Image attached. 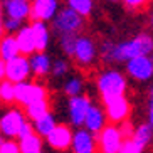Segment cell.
<instances>
[{"mask_svg": "<svg viewBox=\"0 0 153 153\" xmlns=\"http://www.w3.org/2000/svg\"><path fill=\"white\" fill-rule=\"evenodd\" d=\"M51 24H52L51 32H56L57 36H61V34H76V36H79V32L84 29V17L76 14L69 7H62V9L57 10V14L51 20Z\"/></svg>", "mask_w": 153, "mask_h": 153, "instance_id": "3957f363", "label": "cell"}, {"mask_svg": "<svg viewBox=\"0 0 153 153\" xmlns=\"http://www.w3.org/2000/svg\"><path fill=\"white\" fill-rule=\"evenodd\" d=\"M59 0H30V20H41V22H51L57 14Z\"/></svg>", "mask_w": 153, "mask_h": 153, "instance_id": "7c38bea8", "label": "cell"}, {"mask_svg": "<svg viewBox=\"0 0 153 153\" xmlns=\"http://www.w3.org/2000/svg\"><path fill=\"white\" fill-rule=\"evenodd\" d=\"M0 153H20L17 141H14V140H5V143L0 146Z\"/></svg>", "mask_w": 153, "mask_h": 153, "instance_id": "836d02e7", "label": "cell"}, {"mask_svg": "<svg viewBox=\"0 0 153 153\" xmlns=\"http://www.w3.org/2000/svg\"><path fill=\"white\" fill-rule=\"evenodd\" d=\"M51 64L52 59L47 52H34L29 56V66H30V72L36 77H45L51 72Z\"/></svg>", "mask_w": 153, "mask_h": 153, "instance_id": "d6986e66", "label": "cell"}, {"mask_svg": "<svg viewBox=\"0 0 153 153\" xmlns=\"http://www.w3.org/2000/svg\"><path fill=\"white\" fill-rule=\"evenodd\" d=\"M108 2H120V0H108Z\"/></svg>", "mask_w": 153, "mask_h": 153, "instance_id": "f35d334b", "label": "cell"}, {"mask_svg": "<svg viewBox=\"0 0 153 153\" xmlns=\"http://www.w3.org/2000/svg\"><path fill=\"white\" fill-rule=\"evenodd\" d=\"M39 153H42V152H39Z\"/></svg>", "mask_w": 153, "mask_h": 153, "instance_id": "ab89813d", "label": "cell"}, {"mask_svg": "<svg viewBox=\"0 0 153 153\" xmlns=\"http://www.w3.org/2000/svg\"><path fill=\"white\" fill-rule=\"evenodd\" d=\"M2 22H4V10H2V4H0V36H4V27H2Z\"/></svg>", "mask_w": 153, "mask_h": 153, "instance_id": "8d00e7d4", "label": "cell"}, {"mask_svg": "<svg viewBox=\"0 0 153 153\" xmlns=\"http://www.w3.org/2000/svg\"><path fill=\"white\" fill-rule=\"evenodd\" d=\"M126 72L135 81L145 82L150 81L153 76V59L152 56H136L126 61Z\"/></svg>", "mask_w": 153, "mask_h": 153, "instance_id": "9c48e42d", "label": "cell"}, {"mask_svg": "<svg viewBox=\"0 0 153 153\" xmlns=\"http://www.w3.org/2000/svg\"><path fill=\"white\" fill-rule=\"evenodd\" d=\"M30 133H34V128H32V121L25 120V121L22 123V126H20V130H19L17 140H19V138H24V136H27V135H30Z\"/></svg>", "mask_w": 153, "mask_h": 153, "instance_id": "e575fe53", "label": "cell"}, {"mask_svg": "<svg viewBox=\"0 0 153 153\" xmlns=\"http://www.w3.org/2000/svg\"><path fill=\"white\" fill-rule=\"evenodd\" d=\"M153 41L150 34L140 36L121 42L104 41L101 45V56L106 62H126L136 56H152Z\"/></svg>", "mask_w": 153, "mask_h": 153, "instance_id": "6da1fadb", "label": "cell"}, {"mask_svg": "<svg viewBox=\"0 0 153 153\" xmlns=\"http://www.w3.org/2000/svg\"><path fill=\"white\" fill-rule=\"evenodd\" d=\"M47 89L42 82H32V81H22L14 84V103L25 106L32 101L39 99H47Z\"/></svg>", "mask_w": 153, "mask_h": 153, "instance_id": "277c9868", "label": "cell"}, {"mask_svg": "<svg viewBox=\"0 0 153 153\" xmlns=\"http://www.w3.org/2000/svg\"><path fill=\"white\" fill-rule=\"evenodd\" d=\"M123 145V136L118 130V125H106L96 135V148L99 153H120Z\"/></svg>", "mask_w": 153, "mask_h": 153, "instance_id": "8992f818", "label": "cell"}, {"mask_svg": "<svg viewBox=\"0 0 153 153\" xmlns=\"http://www.w3.org/2000/svg\"><path fill=\"white\" fill-rule=\"evenodd\" d=\"M27 118H25L22 109L9 108L2 114V118H0V135L5 136L7 140L17 138L19 130H20V126H22V123Z\"/></svg>", "mask_w": 153, "mask_h": 153, "instance_id": "ba28073f", "label": "cell"}, {"mask_svg": "<svg viewBox=\"0 0 153 153\" xmlns=\"http://www.w3.org/2000/svg\"><path fill=\"white\" fill-rule=\"evenodd\" d=\"M56 125H57L56 116L51 111H47L45 114H42L41 118H37V120H34V121H32V128H34V131H36L41 138H45V136H47V133H49V131L52 130Z\"/></svg>", "mask_w": 153, "mask_h": 153, "instance_id": "44dd1931", "label": "cell"}, {"mask_svg": "<svg viewBox=\"0 0 153 153\" xmlns=\"http://www.w3.org/2000/svg\"><path fill=\"white\" fill-rule=\"evenodd\" d=\"M106 125H108V118H106L104 108L99 106V104H91L89 109H88V113H86V116H84L82 128H86L88 131H91L93 135H98Z\"/></svg>", "mask_w": 153, "mask_h": 153, "instance_id": "9a60e30c", "label": "cell"}, {"mask_svg": "<svg viewBox=\"0 0 153 153\" xmlns=\"http://www.w3.org/2000/svg\"><path fill=\"white\" fill-rule=\"evenodd\" d=\"M152 136H153V125L150 123H141L140 126H136L133 130V135L131 138L135 140L138 145H141L143 148H146L152 141Z\"/></svg>", "mask_w": 153, "mask_h": 153, "instance_id": "d4e9b609", "label": "cell"}, {"mask_svg": "<svg viewBox=\"0 0 153 153\" xmlns=\"http://www.w3.org/2000/svg\"><path fill=\"white\" fill-rule=\"evenodd\" d=\"M96 88L101 94V99L104 101L109 98L123 96L126 93L128 82H126L125 74L118 69H104L103 72H99L98 79H96Z\"/></svg>", "mask_w": 153, "mask_h": 153, "instance_id": "7a4b0ae2", "label": "cell"}, {"mask_svg": "<svg viewBox=\"0 0 153 153\" xmlns=\"http://www.w3.org/2000/svg\"><path fill=\"white\" fill-rule=\"evenodd\" d=\"M118 130H120V133H121V136H123V140H126V138H131V135H133V126H131V123H130V120H125V121H121L120 123V126H118Z\"/></svg>", "mask_w": 153, "mask_h": 153, "instance_id": "d6a6232c", "label": "cell"}, {"mask_svg": "<svg viewBox=\"0 0 153 153\" xmlns=\"http://www.w3.org/2000/svg\"><path fill=\"white\" fill-rule=\"evenodd\" d=\"M32 76L30 66H29V57L22 54H17L15 57L5 61V79L10 82H22L27 81Z\"/></svg>", "mask_w": 153, "mask_h": 153, "instance_id": "52a82bcc", "label": "cell"}, {"mask_svg": "<svg viewBox=\"0 0 153 153\" xmlns=\"http://www.w3.org/2000/svg\"><path fill=\"white\" fill-rule=\"evenodd\" d=\"M5 17L25 22L30 14V0H0Z\"/></svg>", "mask_w": 153, "mask_h": 153, "instance_id": "2e32d148", "label": "cell"}, {"mask_svg": "<svg viewBox=\"0 0 153 153\" xmlns=\"http://www.w3.org/2000/svg\"><path fill=\"white\" fill-rule=\"evenodd\" d=\"M128 10H141L152 2V0H121Z\"/></svg>", "mask_w": 153, "mask_h": 153, "instance_id": "1f68e13d", "label": "cell"}, {"mask_svg": "<svg viewBox=\"0 0 153 153\" xmlns=\"http://www.w3.org/2000/svg\"><path fill=\"white\" fill-rule=\"evenodd\" d=\"M22 24H24V22H20V20H17V19L5 17V15H4V22H2L4 34H10V36H14L15 32H17L19 29L22 27Z\"/></svg>", "mask_w": 153, "mask_h": 153, "instance_id": "f546056e", "label": "cell"}, {"mask_svg": "<svg viewBox=\"0 0 153 153\" xmlns=\"http://www.w3.org/2000/svg\"><path fill=\"white\" fill-rule=\"evenodd\" d=\"M104 104V113L106 118L113 125H120L121 121L130 118V101L123 96H116V98H109L103 101Z\"/></svg>", "mask_w": 153, "mask_h": 153, "instance_id": "30bf717a", "label": "cell"}, {"mask_svg": "<svg viewBox=\"0 0 153 153\" xmlns=\"http://www.w3.org/2000/svg\"><path fill=\"white\" fill-rule=\"evenodd\" d=\"M0 101L5 104H12L14 103V82L7 81H0Z\"/></svg>", "mask_w": 153, "mask_h": 153, "instance_id": "f1b7e54d", "label": "cell"}, {"mask_svg": "<svg viewBox=\"0 0 153 153\" xmlns=\"http://www.w3.org/2000/svg\"><path fill=\"white\" fill-rule=\"evenodd\" d=\"M68 7L71 10H74L76 14H79L81 17H89L93 9H94V0H66Z\"/></svg>", "mask_w": 153, "mask_h": 153, "instance_id": "484cf974", "label": "cell"}, {"mask_svg": "<svg viewBox=\"0 0 153 153\" xmlns=\"http://www.w3.org/2000/svg\"><path fill=\"white\" fill-rule=\"evenodd\" d=\"M62 91L68 98L82 94V91H84V79H82L81 76H77V74L68 77L62 84Z\"/></svg>", "mask_w": 153, "mask_h": 153, "instance_id": "cb8c5ba5", "label": "cell"}, {"mask_svg": "<svg viewBox=\"0 0 153 153\" xmlns=\"http://www.w3.org/2000/svg\"><path fill=\"white\" fill-rule=\"evenodd\" d=\"M49 111V101L47 99H39V101H32V103L25 104V118L29 121H34L37 118H41L42 114Z\"/></svg>", "mask_w": 153, "mask_h": 153, "instance_id": "603a6c76", "label": "cell"}, {"mask_svg": "<svg viewBox=\"0 0 153 153\" xmlns=\"http://www.w3.org/2000/svg\"><path fill=\"white\" fill-rule=\"evenodd\" d=\"M15 42L19 47V54L22 56H30L36 52V44H34V37H32V29L30 24H22V27L14 34Z\"/></svg>", "mask_w": 153, "mask_h": 153, "instance_id": "ac0fdd59", "label": "cell"}, {"mask_svg": "<svg viewBox=\"0 0 153 153\" xmlns=\"http://www.w3.org/2000/svg\"><path fill=\"white\" fill-rule=\"evenodd\" d=\"M19 54V47L15 42V37L10 34H4L0 36V59L2 61H9V59L15 57Z\"/></svg>", "mask_w": 153, "mask_h": 153, "instance_id": "7402d4cb", "label": "cell"}, {"mask_svg": "<svg viewBox=\"0 0 153 153\" xmlns=\"http://www.w3.org/2000/svg\"><path fill=\"white\" fill-rule=\"evenodd\" d=\"M30 29H32L34 44H36V52H45L51 44V29L47 25V22L32 20Z\"/></svg>", "mask_w": 153, "mask_h": 153, "instance_id": "e0dca14e", "label": "cell"}, {"mask_svg": "<svg viewBox=\"0 0 153 153\" xmlns=\"http://www.w3.org/2000/svg\"><path fill=\"white\" fill-rule=\"evenodd\" d=\"M5 140H7V138H5V136H2V135H0V146H2V145L5 143Z\"/></svg>", "mask_w": 153, "mask_h": 153, "instance_id": "74e56055", "label": "cell"}, {"mask_svg": "<svg viewBox=\"0 0 153 153\" xmlns=\"http://www.w3.org/2000/svg\"><path fill=\"white\" fill-rule=\"evenodd\" d=\"M57 39H59V47H61V51L68 57H71L72 51H74V45H76L77 36L76 34H61V36H57Z\"/></svg>", "mask_w": 153, "mask_h": 153, "instance_id": "4316f807", "label": "cell"}, {"mask_svg": "<svg viewBox=\"0 0 153 153\" xmlns=\"http://www.w3.org/2000/svg\"><path fill=\"white\" fill-rule=\"evenodd\" d=\"M93 104L89 98L86 94H79V96H72L69 98L68 101V116H69V121H71L72 126H82V121H84V116L89 106Z\"/></svg>", "mask_w": 153, "mask_h": 153, "instance_id": "8fae6325", "label": "cell"}, {"mask_svg": "<svg viewBox=\"0 0 153 153\" xmlns=\"http://www.w3.org/2000/svg\"><path fill=\"white\" fill-rule=\"evenodd\" d=\"M71 138H72L71 126L57 123V125L47 133L45 141H47V145H49L51 148L57 150V152H66V150H69V146H71Z\"/></svg>", "mask_w": 153, "mask_h": 153, "instance_id": "4fadbf2b", "label": "cell"}, {"mask_svg": "<svg viewBox=\"0 0 153 153\" xmlns=\"http://www.w3.org/2000/svg\"><path fill=\"white\" fill-rule=\"evenodd\" d=\"M69 148L72 150V153H98L96 135H93L86 128H76V131H72Z\"/></svg>", "mask_w": 153, "mask_h": 153, "instance_id": "5bb4252c", "label": "cell"}, {"mask_svg": "<svg viewBox=\"0 0 153 153\" xmlns=\"http://www.w3.org/2000/svg\"><path fill=\"white\" fill-rule=\"evenodd\" d=\"M72 59L77 66L81 68H89L91 64L96 61L98 57V45L96 42L88 36H77L76 39V45L72 51Z\"/></svg>", "mask_w": 153, "mask_h": 153, "instance_id": "5b68a950", "label": "cell"}, {"mask_svg": "<svg viewBox=\"0 0 153 153\" xmlns=\"http://www.w3.org/2000/svg\"><path fill=\"white\" fill-rule=\"evenodd\" d=\"M5 79V62L0 59V81Z\"/></svg>", "mask_w": 153, "mask_h": 153, "instance_id": "d590c367", "label": "cell"}, {"mask_svg": "<svg viewBox=\"0 0 153 153\" xmlns=\"http://www.w3.org/2000/svg\"><path fill=\"white\" fill-rule=\"evenodd\" d=\"M145 148L141 145H138L133 138H126L123 140V145L120 148V153H143Z\"/></svg>", "mask_w": 153, "mask_h": 153, "instance_id": "4dcf8cb0", "label": "cell"}, {"mask_svg": "<svg viewBox=\"0 0 153 153\" xmlns=\"http://www.w3.org/2000/svg\"><path fill=\"white\" fill-rule=\"evenodd\" d=\"M17 145H19L20 153H39V152H42L44 141H42V138L34 131V133L24 136V138H19Z\"/></svg>", "mask_w": 153, "mask_h": 153, "instance_id": "ffe728a7", "label": "cell"}, {"mask_svg": "<svg viewBox=\"0 0 153 153\" xmlns=\"http://www.w3.org/2000/svg\"><path fill=\"white\" fill-rule=\"evenodd\" d=\"M69 72V62L66 61V59H56V61H52V64H51V76L56 77V79H62V77L68 76Z\"/></svg>", "mask_w": 153, "mask_h": 153, "instance_id": "83f0119b", "label": "cell"}]
</instances>
